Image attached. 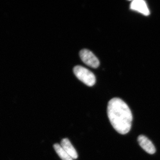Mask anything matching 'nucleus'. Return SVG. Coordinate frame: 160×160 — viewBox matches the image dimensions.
I'll return each instance as SVG.
<instances>
[{
	"label": "nucleus",
	"instance_id": "1",
	"mask_svg": "<svg viewBox=\"0 0 160 160\" xmlns=\"http://www.w3.org/2000/svg\"><path fill=\"white\" fill-rule=\"evenodd\" d=\"M107 114L112 126L121 134L128 133L132 126V116L129 106L123 100L113 98L109 101Z\"/></svg>",
	"mask_w": 160,
	"mask_h": 160
},
{
	"label": "nucleus",
	"instance_id": "2",
	"mask_svg": "<svg viewBox=\"0 0 160 160\" xmlns=\"http://www.w3.org/2000/svg\"><path fill=\"white\" fill-rule=\"evenodd\" d=\"M73 72L76 77L87 86H92L95 84L96 77L94 74L85 67L76 66L73 68Z\"/></svg>",
	"mask_w": 160,
	"mask_h": 160
},
{
	"label": "nucleus",
	"instance_id": "3",
	"mask_svg": "<svg viewBox=\"0 0 160 160\" xmlns=\"http://www.w3.org/2000/svg\"><path fill=\"white\" fill-rule=\"evenodd\" d=\"M80 57L82 61L92 68H97L99 66V60L90 50L83 49L80 52Z\"/></svg>",
	"mask_w": 160,
	"mask_h": 160
},
{
	"label": "nucleus",
	"instance_id": "4",
	"mask_svg": "<svg viewBox=\"0 0 160 160\" xmlns=\"http://www.w3.org/2000/svg\"><path fill=\"white\" fill-rule=\"evenodd\" d=\"M138 141L141 147L147 153L153 154L155 152L156 148L154 145L145 136L141 135L138 137Z\"/></svg>",
	"mask_w": 160,
	"mask_h": 160
},
{
	"label": "nucleus",
	"instance_id": "5",
	"mask_svg": "<svg viewBox=\"0 0 160 160\" xmlns=\"http://www.w3.org/2000/svg\"><path fill=\"white\" fill-rule=\"evenodd\" d=\"M132 10L137 11L144 15H149L150 12L145 1L143 0H134L131 2L130 6Z\"/></svg>",
	"mask_w": 160,
	"mask_h": 160
},
{
	"label": "nucleus",
	"instance_id": "6",
	"mask_svg": "<svg viewBox=\"0 0 160 160\" xmlns=\"http://www.w3.org/2000/svg\"><path fill=\"white\" fill-rule=\"evenodd\" d=\"M61 146L73 159L78 158L77 152L68 138H64L61 141Z\"/></svg>",
	"mask_w": 160,
	"mask_h": 160
},
{
	"label": "nucleus",
	"instance_id": "7",
	"mask_svg": "<svg viewBox=\"0 0 160 160\" xmlns=\"http://www.w3.org/2000/svg\"><path fill=\"white\" fill-rule=\"evenodd\" d=\"M53 148L62 160H73L69 154L64 150L61 145L57 143L53 145Z\"/></svg>",
	"mask_w": 160,
	"mask_h": 160
}]
</instances>
